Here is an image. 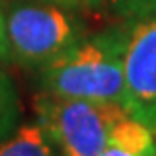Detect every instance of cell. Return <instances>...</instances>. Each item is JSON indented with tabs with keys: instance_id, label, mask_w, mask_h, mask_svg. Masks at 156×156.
Segmentation results:
<instances>
[{
	"instance_id": "3957f363",
	"label": "cell",
	"mask_w": 156,
	"mask_h": 156,
	"mask_svg": "<svg viewBox=\"0 0 156 156\" xmlns=\"http://www.w3.org/2000/svg\"><path fill=\"white\" fill-rule=\"evenodd\" d=\"M124 33L126 110L156 132V0H114Z\"/></svg>"
},
{
	"instance_id": "ba28073f",
	"label": "cell",
	"mask_w": 156,
	"mask_h": 156,
	"mask_svg": "<svg viewBox=\"0 0 156 156\" xmlns=\"http://www.w3.org/2000/svg\"><path fill=\"white\" fill-rule=\"evenodd\" d=\"M10 59V45H8V35H6V18L0 12V61Z\"/></svg>"
},
{
	"instance_id": "8992f818",
	"label": "cell",
	"mask_w": 156,
	"mask_h": 156,
	"mask_svg": "<svg viewBox=\"0 0 156 156\" xmlns=\"http://www.w3.org/2000/svg\"><path fill=\"white\" fill-rule=\"evenodd\" d=\"M18 116H20L18 93L10 77L4 71H0V142L16 130Z\"/></svg>"
},
{
	"instance_id": "7a4b0ae2",
	"label": "cell",
	"mask_w": 156,
	"mask_h": 156,
	"mask_svg": "<svg viewBox=\"0 0 156 156\" xmlns=\"http://www.w3.org/2000/svg\"><path fill=\"white\" fill-rule=\"evenodd\" d=\"M39 126L61 156H99L112 126L128 110L118 101L63 98L43 91L35 101Z\"/></svg>"
},
{
	"instance_id": "9c48e42d",
	"label": "cell",
	"mask_w": 156,
	"mask_h": 156,
	"mask_svg": "<svg viewBox=\"0 0 156 156\" xmlns=\"http://www.w3.org/2000/svg\"><path fill=\"white\" fill-rule=\"evenodd\" d=\"M63 6H81V4H89V2H95V0H55Z\"/></svg>"
},
{
	"instance_id": "5b68a950",
	"label": "cell",
	"mask_w": 156,
	"mask_h": 156,
	"mask_svg": "<svg viewBox=\"0 0 156 156\" xmlns=\"http://www.w3.org/2000/svg\"><path fill=\"white\" fill-rule=\"evenodd\" d=\"M0 156H57L55 146L37 124H24L0 142Z\"/></svg>"
},
{
	"instance_id": "6da1fadb",
	"label": "cell",
	"mask_w": 156,
	"mask_h": 156,
	"mask_svg": "<svg viewBox=\"0 0 156 156\" xmlns=\"http://www.w3.org/2000/svg\"><path fill=\"white\" fill-rule=\"evenodd\" d=\"M41 87L63 98L118 101L126 108L124 33L120 27L77 43L39 67Z\"/></svg>"
},
{
	"instance_id": "277c9868",
	"label": "cell",
	"mask_w": 156,
	"mask_h": 156,
	"mask_svg": "<svg viewBox=\"0 0 156 156\" xmlns=\"http://www.w3.org/2000/svg\"><path fill=\"white\" fill-rule=\"evenodd\" d=\"M10 57L24 67H43L83 37L71 12L55 4H24L6 18Z\"/></svg>"
},
{
	"instance_id": "52a82bcc",
	"label": "cell",
	"mask_w": 156,
	"mask_h": 156,
	"mask_svg": "<svg viewBox=\"0 0 156 156\" xmlns=\"http://www.w3.org/2000/svg\"><path fill=\"white\" fill-rule=\"evenodd\" d=\"M99 156H156V148L148 152H132V150H126V148H120V146L108 144L104 150L99 152Z\"/></svg>"
}]
</instances>
